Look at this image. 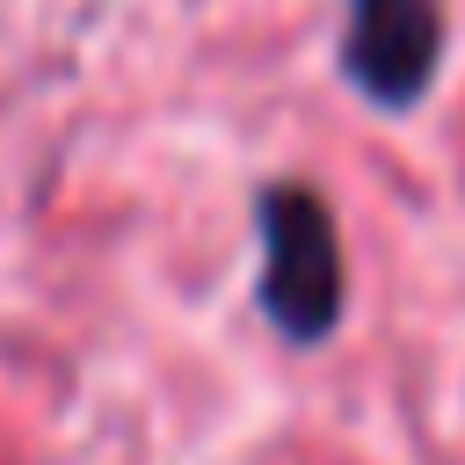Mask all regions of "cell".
I'll use <instances>...</instances> for the list:
<instances>
[{"label": "cell", "instance_id": "cell-1", "mask_svg": "<svg viewBox=\"0 0 465 465\" xmlns=\"http://www.w3.org/2000/svg\"><path fill=\"white\" fill-rule=\"evenodd\" d=\"M262 225V312L283 341H327L341 320V240H334V211L298 189L276 182L254 203Z\"/></svg>", "mask_w": 465, "mask_h": 465}, {"label": "cell", "instance_id": "cell-2", "mask_svg": "<svg viewBox=\"0 0 465 465\" xmlns=\"http://www.w3.org/2000/svg\"><path fill=\"white\" fill-rule=\"evenodd\" d=\"M436 51H443V15L436 0H356L349 7V80L385 102V109H414L421 87L436 80Z\"/></svg>", "mask_w": 465, "mask_h": 465}]
</instances>
